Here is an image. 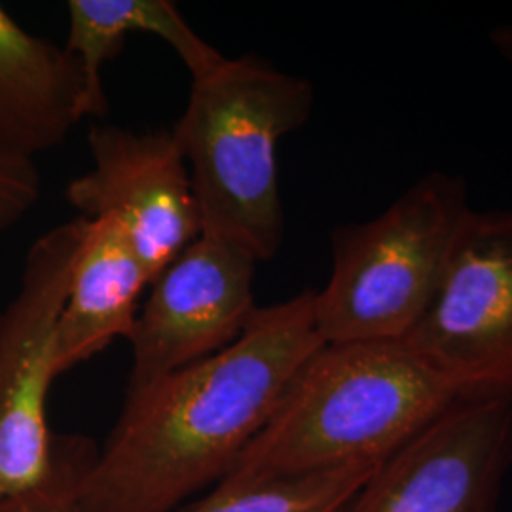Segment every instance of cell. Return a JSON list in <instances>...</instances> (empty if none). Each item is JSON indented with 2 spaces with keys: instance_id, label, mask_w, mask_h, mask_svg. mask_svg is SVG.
<instances>
[{
  "instance_id": "obj_1",
  "label": "cell",
  "mask_w": 512,
  "mask_h": 512,
  "mask_svg": "<svg viewBox=\"0 0 512 512\" xmlns=\"http://www.w3.org/2000/svg\"><path fill=\"white\" fill-rule=\"evenodd\" d=\"M323 344L308 289L258 308L232 346L126 393L82 478L88 512H175L217 486Z\"/></svg>"
},
{
  "instance_id": "obj_2",
  "label": "cell",
  "mask_w": 512,
  "mask_h": 512,
  "mask_svg": "<svg viewBox=\"0 0 512 512\" xmlns=\"http://www.w3.org/2000/svg\"><path fill=\"white\" fill-rule=\"evenodd\" d=\"M459 397L401 342L323 344L219 486L384 463Z\"/></svg>"
},
{
  "instance_id": "obj_3",
  "label": "cell",
  "mask_w": 512,
  "mask_h": 512,
  "mask_svg": "<svg viewBox=\"0 0 512 512\" xmlns=\"http://www.w3.org/2000/svg\"><path fill=\"white\" fill-rule=\"evenodd\" d=\"M315 88L308 78L241 55L192 78L183 116L171 133L188 165L202 234L258 262L285 241L277 145L308 124Z\"/></svg>"
},
{
  "instance_id": "obj_4",
  "label": "cell",
  "mask_w": 512,
  "mask_h": 512,
  "mask_svg": "<svg viewBox=\"0 0 512 512\" xmlns=\"http://www.w3.org/2000/svg\"><path fill=\"white\" fill-rule=\"evenodd\" d=\"M473 205L458 173L431 171L384 213L338 226L332 272L315 291V325L325 344L401 342L439 291L459 228Z\"/></svg>"
},
{
  "instance_id": "obj_5",
  "label": "cell",
  "mask_w": 512,
  "mask_h": 512,
  "mask_svg": "<svg viewBox=\"0 0 512 512\" xmlns=\"http://www.w3.org/2000/svg\"><path fill=\"white\" fill-rule=\"evenodd\" d=\"M401 344L461 397L512 399V207L469 211L439 291Z\"/></svg>"
},
{
  "instance_id": "obj_6",
  "label": "cell",
  "mask_w": 512,
  "mask_h": 512,
  "mask_svg": "<svg viewBox=\"0 0 512 512\" xmlns=\"http://www.w3.org/2000/svg\"><path fill=\"white\" fill-rule=\"evenodd\" d=\"M84 226L78 217L33 243L18 294L0 311V499L35 488L52 467L46 401L59 376L55 329Z\"/></svg>"
},
{
  "instance_id": "obj_7",
  "label": "cell",
  "mask_w": 512,
  "mask_h": 512,
  "mask_svg": "<svg viewBox=\"0 0 512 512\" xmlns=\"http://www.w3.org/2000/svg\"><path fill=\"white\" fill-rule=\"evenodd\" d=\"M512 465V399L459 397L368 478L344 512H495Z\"/></svg>"
},
{
  "instance_id": "obj_8",
  "label": "cell",
  "mask_w": 512,
  "mask_h": 512,
  "mask_svg": "<svg viewBox=\"0 0 512 512\" xmlns=\"http://www.w3.org/2000/svg\"><path fill=\"white\" fill-rule=\"evenodd\" d=\"M256 264L249 253L205 234L184 247L150 283L137 311L126 393L232 346L258 310Z\"/></svg>"
},
{
  "instance_id": "obj_9",
  "label": "cell",
  "mask_w": 512,
  "mask_h": 512,
  "mask_svg": "<svg viewBox=\"0 0 512 512\" xmlns=\"http://www.w3.org/2000/svg\"><path fill=\"white\" fill-rule=\"evenodd\" d=\"M93 165L65 196L82 219L118 220L150 279L202 236V217L188 165L171 129L135 131L93 126ZM150 281V283H152Z\"/></svg>"
},
{
  "instance_id": "obj_10",
  "label": "cell",
  "mask_w": 512,
  "mask_h": 512,
  "mask_svg": "<svg viewBox=\"0 0 512 512\" xmlns=\"http://www.w3.org/2000/svg\"><path fill=\"white\" fill-rule=\"evenodd\" d=\"M86 116L92 99L78 59L25 31L0 4V152L35 160Z\"/></svg>"
},
{
  "instance_id": "obj_11",
  "label": "cell",
  "mask_w": 512,
  "mask_h": 512,
  "mask_svg": "<svg viewBox=\"0 0 512 512\" xmlns=\"http://www.w3.org/2000/svg\"><path fill=\"white\" fill-rule=\"evenodd\" d=\"M84 220V236L55 329L59 376L90 361L116 338L128 340L139 296L152 281L118 220Z\"/></svg>"
},
{
  "instance_id": "obj_12",
  "label": "cell",
  "mask_w": 512,
  "mask_h": 512,
  "mask_svg": "<svg viewBox=\"0 0 512 512\" xmlns=\"http://www.w3.org/2000/svg\"><path fill=\"white\" fill-rule=\"evenodd\" d=\"M65 50L82 67L92 99L93 116H105L107 95L103 67L120 54L133 33L152 35L179 55L192 78L213 71L226 59L200 37L169 0H71Z\"/></svg>"
},
{
  "instance_id": "obj_13",
  "label": "cell",
  "mask_w": 512,
  "mask_h": 512,
  "mask_svg": "<svg viewBox=\"0 0 512 512\" xmlns=\"http://www.w3.org/2000/svg\"><path fill=\"white\" fill-rule=\"evenodd\" d=\"M382 463H353L249 486H215L177 512H344Z\"/></svg>"
},
{
  "instance_id": "obj_14",
  "label": "cell",
  "mask_w": 512,
  "mask_h": 512,
  "mask_svg": "<svg viewBox=\"0 0 512 512\" xmlns=\"http://www.w3.org/2000/svg\"><path fill=\"white\" fill-rule=\"evenodd\" d=\"M97 450L80 435H54L52 467L46 478L23 494L0 499V512H88L82 478Z\"/></svg>"
},
{
  "instance_id": "obj_15",
  "label": "cell",
  "mask_w": 512,
  "mask_h": 512,
  "mask_svg": "<svg viewBox=\"0 0 512 512\" xmlns=\"http://www.w3.org/2000/svg\"><path fill=\"white\" fill-rule=\"evenodd\" d=\"M40 192L35 160L0 152V232L23 219L37 205Z\"/></svg>"
},
{
  "instance_id": "obj_16",
  "label": "cell",
  "mask_w": 512,
  "mask_h": 512,
  "mask_svg": "<svg viewBox=\"0 0 512 512\" xmlns=\"http://www.w3.org/2000/svg\"><path fill=\"white\" fill-rule=\"evenodd\" d=\"M490 44L494 46L495 54L512 67V23L494 27L490 33Z\"/></svg>"
}]
</instances>
